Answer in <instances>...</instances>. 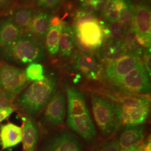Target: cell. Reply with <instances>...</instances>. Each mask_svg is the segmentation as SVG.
Here are the masks:
<instances>
[{"label":"cell","instance_id":"1","mask_svg":"<svg viewBox=\"0 0 151 151\" xmlns=\"http://www.w3.org/2000/svg\"><path fill=\"white\" fill-rule=\"evenodd\" d=\"M67 101L66 123L68 128L78 135L87 145H93L97 134L93 122L85 95L76 87L65 86Z\"/></svg>","mask_w":151,"mask_h":151},{"label":"cell","instance_id":"2","mask_svg":"<svg viewBox=\"0 0 151 151\" xmlns=\"http://www.w3.org/2000/svg\"><path fill=\"white\" fill-rule=\"evenodd\" d=\"M46 56L43 40L29 31L23 32L16 42L0 48V61L14 65L39 63Z\"/></svg>","mask_w":151,"mask_h":151},{"label":"cell","instance_id":"3","mask_svg":"<svg viewBox=\"0 0 151 151\" xmlns=\"http://www.w3.org/2000/svg\"><path fill=\"white\" fill-rule=\"evenodd\" d=\"M57 84L58 77L54 73L45 76L43 80L33 82L20 93L15 108L26 115L37 116L53 95Z\"/></svg>","mask_w":151,"mask_h":151},{"label":"cell","instance_id":"4","mask_svg":"<svg viewBox=\"0 0 151 151\" xmlns=\"http://www.w3.org/2000/svg\"><path fill=\"white\" fill-rule=\"evenodd\" d=\"M92 110L99 131L104 139L113 138L123 125L118 104L97 93L90 94Z\"/></svg>","mask_w":151,"mask_h":151},{"label":"cell","instance_id":"5","mask_svg":"<svg viewBox=\"0 0 151 151\" xmlns=\"http://www.w3.org/2000/svg\"><path fill=\"white\" fill-rule=\"evenodd\" d=\"M117 103L123 124H143L148 118L151 100L148 95H128L120 98Z\"/></svg>","mask_w":151,"mask_h":151},{"label":"cell","instance_id":"6","mask_svg":"<svg viewBox=\"0 0 151 151\" xmlns=\"http://www.w3.org/2000/svg\"><path fill=\"white\" fill-rule=\"evenodd\" d=\"M113 86L128 95H148L151 92L149 76L142 62Z\"/></svg>","mask_w":151,"mask_h":151},{"label":"cell","instance_id":"7","mask_svg":"<svg viewBox=\"0 0 151 151\" xmlns=\"http://www.w3.org/2000/svg\"><path fill=\"white\" fill-rule=\"evenodd\" d=\"M25 70L0 61V90L14 100L27 86Z\"/></svg>","mask_w":151,"mask_h":151},{"label":"cell","instance_id":"8","mask_svg":"<svg viewBox=\"0 0 151 151\" xmlns=\"http://www.w3.org/2000/svg\"><path fill=\"white\" fill-rule=\"evenodd\" d=\"M36 151H85V148L73 133L58 129L45 135Z\"/></svg>","mask_w":151,"mask_h":151},{"label":"cell","instance_id":"9","mask_svg":"<svg viewBox=\"0 0 151 151\" xmlns=\"http://www.w3.org/2000/svg\"><path fill=\"white\" fill-rule=\"evenodd\" d=\"M43 110L40 122L44 127L58 129L63 125L66 113V99L62 88L55 91Z\"/></svg>","mask_w":151,"mask_h":151},{"label":"cell","instance_id":"10","mask_svg":"<svg viewBox=\"0 0 151 151\" xmlns=\"http://www.w3.org/2000/svg\"><path fill=\"white\" fill-rule=\"evenodd\" d=\"M142 62L140 58L135 55L126 54L118 60L109 63L105 75L110 82L114 85Z\"/></svg>","mask_w":151,"mask_h":151},{"label":"cell","instance_id":"11","mask_svg":"<svg viewBox=\"0 0 151 151\" xmlns=\"http://www.w3.org/2000/svg\"><path fill=\"white\" fill-rule=\"evenodd\" d=\"M72 63L76 70L80 72L87 79L95 81L100 80L103 75V68L96 59L90 54L76 53Z\"/></svg>","mask_w":151,"mask_h":151},{"label":"cell","instance_id":"12","mask_svg":"<svg viewBox=\"0 0 151 151\" xmlns=\"http://www.w3.org/2000/svg\"><path fill=\"white\" fill-rule=\"evenodd\" d=\"M22 120V146L24 151H36L39 140L40 132L37 123L34 118L26 115Z\"/></svg>","mask_w":151,"mask_h":151},{"label":"cell","instance_id":"13","mask_svg":"<svg viewBox=\"0 0 151 151\" xmlns=\"http://www.w3.org/2000/svg\"><path fill=\"white\" fill-rule=\"evenodd\" d=\"M99 22L87 23L76 27L75 31L85 43L96 50L100 48L104 38L102 27Z\"/></svg>","mask_w":151,"mask_h":151},{"label":"cell","instance_id":"14","mask_svg":"<svg viewBox=\"0 0 151 151\" xmlns=\"http://www.w3.org/2000/svg\"><path fill=\"white\" fill-rule=\"evenodd\" d=\"M151 10L147 5L138 4L134 9L133 27L140 36L151 39Z\"/></svg>","mask_w":151,"mask_h":151},{"label":"cell","instance_id":"15","mask_svg":"<svg viewBox=\"0 0 151 151\" xmlns=\"http://www.w3.org/2000/svg\"><path fill=\"white\" fill-rule=\"evenodd\" d=\"M145 133V127L143 124H125L118 138L120 149L140 144Z\"/></svg>","mask_w":151,"mask_h":151},{"label":"cell","instance_id":"16","mask_svg":"<svg viewBox=\"0 0 151 151\" xmlns=\"http://www.w3.org/2000/svg\"><path fill=\"white\" fill-rule=\"evenodd\" d=\"M24 32L10 16L0 20V48L16 42Z\"/></svg>","mask_w":151,"mask_h":151},{"label":"cell","instance_id":"17","mask_svg":"<svg viewBox=\"0 0 151 151\" xmlns=\"http://www.w3.org/2000/svg\"><path fill=\"white\" fill-rule=\"evenodd\" d=\"M22 127L17 125L8 123L0 127V144L2 150L11 148L22 142Z\"/></svg>","mask_w":151,"mask_h":151},{"label":"cell","instance_id":"18","mask_svg":"<svg viewBox=\"0 0 151 151\" xmlns=\"http://www.w3.org/2000/svg\"><path fill=\"white\" fill-rule=\"evenodd\" d=\"M52 14L49 10H39L35 12L27 31L44 39L48 31Z\"/></svg>","mask_w":151,"mask_h":151},{"label":"cell","instance_id":"19","mask_svg":"<svg viewBox=\"0 0 151 151\" xmlns=\"http://www.w3.org/2000/svg\"><path fill=\"white\" fill-rule=\"evenodd\" d=\"M11 18L16 24L21 27L24 32L27 31V29L32 20L35 13L34 8L31 7L15 5L11 10Z\"/></svg>","mask_w":151,"mask_h":151},{"label":"cell","instance_id":"20","mask_svg":"<svg viewBox=\"0 0 151 151\" xmlns=\"http://www.w3.org/2000/svg\"><path fill=\"white\" fill-rule=\"evenodd\" d=\"M127 54L123 42H119L112 39L108 40L104 44L101 50L102 59L109 63L118 60Z\"/></svg>","mask_w":151,"mask_h":151},{"label":"cell","instance_id":"21","mask_svg":"<svg viewBox=\"0 0 151 151\" xmlns=\"http://www.w3.org/2000/svg\"><path fill=\"white\" fill-rule=\"evenodd\" d=\"M75 45V32L70 27H65L61 33L59 42L58 52L60 55L65 58L71 57Z\"/></svg>","mask_w":151,"mask_h":151},{"label":"cell","instance_id":"22","mask_svg":"<svg viewBox=\"0 0 151 151\" xmlns=\"http://www.w3.org/2000/svg\"><path fill=\"white\" fill-rule=\"evenodd\" d=\"M64 27L63 24L58 26L49 27L45 37V48L52 57L55 56L58 53L60 37Z\"/></svg>","mask_w":151,"mask_h":151},{"label":"cell","instance_id":"23","mask_svg":"<svg viewBox=\"0 0 151 151\" xmlns=\"http://www.w3.org/2000/svg\"><path fill=\"white\" fill-rule=\"evenodd\" d=\"M123 44L127 54L140 57L143 54L144 48L141 46L137 37V32L133 28H129L124 32Z\"/></svg>","mask_w":151,"mask_h":151},{"label":"cell","instance_id":"24","mask_svg":"<svg viewBox=\"0 0 151 151\" xmlns=\"http://www.w3.org/2000/svg\"><path fill=\"white\" fill-rule=\"evenodd\" d=\"M123 0H107L103 8V15L108 22H118Z\"/></svg>","mask_w":151,"mask_h":151},{"label":"cell","instance_id":"25","mask_svg":"<svg viewBox=\"0 0 151 151\" xmlns=\"http://www.w3.org/2000/svg\"><path fill=\"white\" fill-rule=\"evenodd\" d=\"M133 11L134 7L131 1L123 0L119 16V22L123 27L128 28L133 24Z\"/></svg>","mask_w":151,"mask_h":151},{"label":"cell","instance_id":"26","mask_svg":"<svg viewBox=\"0 0 151 151\" xmlns=\"http://www.w3.org/2000/svg\"><path fill=\"white\" fill-rule=\"evenodd\" d=\"M24 70L27 79L29 82L41 81L45 77L43 66L39 63L29 64Z\"/></svg>","mask_w":151,"mask_h":151},{"label":"cell","instance_id":"27","mask_svg":"<svg viewBox=\"0 0 151 151\" xmlns=\"http://www.w3.org/2000/svg\"><path fill=\"white\" fill-rule=\"evenodd\" d=\"M99 22L96 16L91 12L81 10L77 12L75 18L76 27H79L87 23Z\"/></svg>","mask_w":151,"mask_h":151},{"label":"cell","instance_id":"28","mask_svg":"<svg viewBox=\"0 0 151 151\" xmlns=\"http://www.w3.org/2000/svg\"><path fill=\"white\" fill-rule=\"evenodd\" d=\"M120 150L118 138H111L98 145L92 151H120Z\"/></svg>","mask_w":151,"mask_h":151},{"label":"cell","instance_id":"29","mask_svg":"<svg viewBox=\"0 0 151 151\" xmlns=\"http://www.w3.org/2000/svg\"><path fill=\"white\" fill-rule=\"evenodd\" d=\"M124 28L119 22H111L108 27L110 32L109 37L113 40L123 42L125 32Z\"/></svg>","mask_w":151,"mask_h":151},{"label":"cell","instance_id":"30","mask_svg":"<svg viewBox=\"0 0 151 151\" xmlns=\"http://www.w3.org/2000/svg\"><path fill=\"white\" fill-rule=\"evenodd\" d=\"M82 5L87 11L95 12L103 10L107 0H81Z\"/></svg>","mask_w":151,"mask_h":151},{"label":"cell","instance_id":"31","mask_svg":"<svg viewBox=\"0 0 151 151\" xmlns=\"http://www.w3.org/2000/svg\"><path fill=\"white\" fill-rule=\"evenodd\" d=\"M61 0H36L34 5L39 10H50L59 5Z\"/></svg>","mask_w":151,"mask_h":151},{"label":"cell","instance_id":"32","mask_svg":"<svg viewBox=\"0 0 151 151\" xmlns=\"http://www.w3.org/2000/svg\"><path fill=\"white\" fill-rule=\"evenodd\" d=\"M15 6L13 0H0V16L7 15Z\"/></svg>","mask_w":151,"mask_h":151},{"label":"cell","instance_id":"33","mask_svg":"<svg viewBox=\"0 0 151 151\" xmlns=\"http://www.w3.org/2000/svg\"><path fill=\"white\" fill-rule=\"evenodd\" d=\"M143 58H144L143 59V62H144L143 66H144L148 76H150V77H151V48L148 49V50L145 52V53L144 54Z\"/></svg>","mask_w":151,"mask_h":151},{"label":"cell","instance_id":"34","mask_svg":"<svg viewBox=\"0 0 151 151\" xmlns=\"http://www.w3.org/2000/svg\"><path fill=\"white\" fill-rule=\"evenodd\" d=\"M12 102V100L4 92L0 90V109L11 106Z\"/></svg>","mask_w":151,"mask_h":151},{"label":"cell","instance_id":"35","mask_svg":"<svg viewBox=\"0 0 151 151\" xmlns=\"http://www.w3.org/2000/svg\"><path fill=\"white\" fill-rule=\"evenodd\" d=\"M15 109L16 108L12 105L0 109V123L8 118Z\"/></svg>","mask_w":151,"mask_h":151},{"label":"cell","instance_id":"36","mask_svg":"<svg viewBox=\"0 0 151 151\" xmlns=\"http://www.w3.org/2000/svg\"><path fill=\"white\" fill-rule=\"evenodd\" d=\"M36 0H16L15 4L16 6L31 7L32 6Z\"/></svg>","mask_w":151,"mask_h":151},{"label":"cell","instance_id":"37","mask_svg":"<svg viewBox=\"0 0 151 151\" xmlns=\"http://www.w3.org/2000/svg\"><path fill=\"white\" fill-rule=\"evenodd\" d=\"M63 24L60 19V17L58 16H54L52 17L50 20V26H58L61 24Z\"/></svg>","mask_w":151,"mask_h":151},{"label":"cell","instance_id":"38","mask_svg":"<svg viewBox=\"0 0 151 151\" xmlns=\"http://www.w3.org/2000/svg\"><path fill=\"white\" fill-rule=\"evenodd\" d=\"M141 145H134V146H130L129 147L124 148V149H122L120 151H138L139 148H140Z\"/></svg>","mask_w":151,"mask_h":151},{"label":"cell","instance_id":"39","mask_svg":"<svg viewBox=\"0 0 151 151\" xmlns=\"http://www.w3.org/2000/svg\"><path fill=\"white\" fill-rule=\"evenodd\" d=\"M140 151H151V142L148 141L143 145H141Z\"/></svg>","mask_w":151,"mask_h":151},{"label":"cell","instance_id":"40","mask_svg":"<svg viewBox=\"0 0 151 151\" xmlns=\"http://www.w3.org/2000/svg\"><path fill=\"white\" fill-rule=\"evenodd\" d=\"M148 3H150L151 2V0H146Z\"/></svg>","mask_w":151,"mask_h":151},{"label":"cell","instance_id":"41","mask_svg":"<svg viewBox=\"0 0 151 151\" xmlns=\"http://www.w3.org/2000/svg\"><path fill=\"white\" fill-rule=\"evenodd\" d=\"M13 1H15V0H13Z\"/></svg>","mask_w":151,"mask_h":151}]
</instances>
